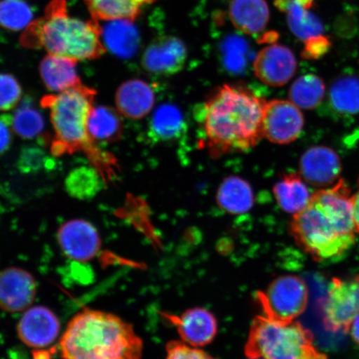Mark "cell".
<instances>
[{
	"instance_id": "2",
	"label": "cell",
	"mask_w": 359,
	"mask_h": 359,
	"mask_svg": "<svg viewBox=\"0 0 359 359\" xmlns=\"http://www.w3.org/2000/svg\"><path fill=\"white\" fill-rule=\"evenodd\" d=\"M266 102L238 84L219 87L201 110L203 144L214 157L244 151L263 138L262 119Z\"/></svg>"
},
{
	"instance_id": "34",
	"label": "cell",
	"mask_w": 359,
	"mask_h": 359,
	"mask_svg": "<svg viewBox=\"0 0 359 359\" xmlns=\"http://www.w3.org/2000/svg\"><path fill=\"white\" fill-rule=\"evenodd\" d=\"M22 88L11 74H0V111H10L19 104Z\"/></svg>"
},
{
	"instance_id": "17",
	"label": "cell",
	"mask_w": 359,
	"mask_h": 359,
	"mask_svg": "<svg viewBox=\"0 0 359 359\" xmlns=\"http://www.w3.org/2000/svg\"><path fill=\"white\" fill-rule=\"evenodd\" d=\"M156 101L154 88L141 79L123 83L116 93V109L129 119L139 120L150 114Z\"/></svg>"
},
{
	"instance_id": "25",
	"label": "cell",
	"mask_w": 359,
	"mask_h": 359,
	"mask_svg": "<svg viewBox=\"0 0 359 359\" xmlns=\"http://www.w3.org/2000/svg\"><path fill=\"white\" fill-rule=\"evenodd\" d=\"M88 130L93 142L118 141L123 135L120 112L110 107H93L88 121Z\"/></svg>"
},
{
	"instance_id": "6",
	"label": "cell",
	"mask_w": 359,
	"mask_h": 359,
	"mask_svg": "<svg viewBox=\"0 0 359 359\" xmlns=\"http://www.w3.org/2000/svg\"><path fill=\"white\" fill-rule=\"evenodd\" d=\"M245 353L263 359H327L313 345L311 332L299 322H280L264 316L254 318Z\"/></svg>"
},
{
	"instance_id": "13",
	"label": "cell",
	"mask_w": 359,
	"mask_h": 359,
	"mask_svg": "<svg viewBox=\"0 0 359 359\" xmlns=\"http://www.w3.org/2000/svg\"><path fill=\"white\" fill-rule=\"evenodd\" d=\"M57 240L67 257L78 262L93 259L101 247L97 229L84 219H71L62 224Z\"/></svg>"
},
{
	"instance_id": "38",
	"label": "cell",
	"mask_w": 359,
	"mask_h": 359,
	"mask_svg": "<svg viewBox=\"0 0 359 359\" xmlns=\"http://www.w3.org/2000/svg\"><path fill=\"white\" fill-rule=\"evenodd\" d=\"M352 205L354 224H355V230L359 233V180L358 184V190L355 194L352 196Z\"/></svg>"
},
{
	"instance_id": "7",
	"label": "cell",
	"mask_w": 359,
	"mask_h": 359,
	"mask_svg": "<svg viewBox=\"0 0 359 359\" xmlns=\"http://www.w3.org/2000/svg\"><path fill=\"white\" fill-rule=\"evenodd\" d=\"M257 299L263 316L276 321L292 322L306 309L309 290L302 278L283 276L257 293Z\"/></svg>"
},
{
	"instance_id": "21",
	"label": "cell",
	"mask_w": 359,
	"mask_h": 359,
	"mask_svg": "<svg viewBox=\"0 0 359 359\" xmlns=\"http://www.w3.org/2000/svg\"><path fill=\"white\" fill-rule=\"evenodd\" d=\"M275 6L286 13L287 24L296 37L305 41L324 33V25L311 8L296 2V0H275Z\"/></svg>"
},
{
	"instance_id": "20",
	"label": "cell",
	"mask_w": 359,
	"mask_h": 359,
	"mask_svg": "<svg viewBox=\"0 0 359 359\" xmlns=\"http://www.w3.org/2000/svg\"><path fill=\"white\" fill-rule=\"evenodd\" d=\"M229 16L238 30L253 35L262 33L266 28L269 10L264 0H233Z\"/></svg>"
},
{
	"instance_id": "8",
	"label": "cell",
	"mask_w": 359,
	"mask_h": 359,
	"mask_svg": "<svg viewBox=\"0 0 359 359\" xmlns=\"http://www.w3.org/2000/svg\"><path fill=\"white\" fill-rule=\"evenodd\" d=\"M323 312L327 330L347 333L359 314V276L346 280L332 279Z\"/></svg>"
},
{
	"instance_id": "28",
	"label": "cell",
	"mask_w": 359,
	"mask_h": 359,
	"mask_svg": "<svg viewBox=\"0 0 359 359\" xmlns=\"http://www.w3.org/2000/svg\"><path fill=\"white\" fill-rule=\"evenodd\" d=\"M330 102L339 114H359V78L345 75L336 79L330 88Z\"/></svg>"
},
{
	"instance_id": "29",
	"label": "cell",
	"mask_w": 359,
	"mask_h": 359,
	"mask_svg": "<svg viewBox=\"0 0 359 359\" xmlns=\"http://www.w3.org/2000/svg\"><path fill=\"white\" fill-rule=\"evenodd\" d=\"M290 102L299 109H316L324 100L325 84L316 74H305L296 79L290 89Z\"/></svg>"
},
{
	"instance_id": "35",
	"label": "cell",
	"mask_w": 359,
	"mask_h": 359,
	"mask_svg": "<svg viewBox=\"0 0 359 359\" xmlns=\"http://www.w3.org/2000/svg\"><path fill=\"white\" fill-rule=\"evenodd\" d=\"M165 359H214L199 348L190 346L182 341H170L167 345Z\"/></svg>"
},
{
	"instance_id": "27",
	"label": "cell",
	"mask_w": 359,
	"mask_h": 359,
	"mask_svg": "<svg viewBox=\"0 0 359 359\" xmlns=\"http://www.w3.org/2000/svg\"><path fill=\"white\" fill-rule=\"evenodd\" d=\"M65 184L67 194L77 200L88 201L93 199L107 182L100 170L91 165L72 170Z\"/></svg>"
},
{
	"instance_id": "19",
	"label": "cell",
	"mask_w": 359,
	"mask_h": 359,
	"mask_svg": "<svg viewBox=\"0 0 359 359\" xmlns=\"http://www.w3.org/2000/svg\"><path fill=\"white\" fill-rule=\"evenodd\" d=\"M77 62L50 53L43 58L39 66L40 76L49 91L60 93L81 84Z\"/></svg>"
},
{
	"instance_id": "36",
	"label": "cell",
	"mask_w": 359,
	"mask_h": 359,
	"mask_svg": "<svg viewBox=\"0 0 359 359\" xmlns=\"http://www.w3.org/2000/svg\"><path fill=\"white\" fill-rule=\"evenodd\" d=\"M304 42V47L302 56L308 60H320L330 50L332 47L330 38L324 34L316 36Z\"/></svg>"
},
{
	"instance_id": "26",
	"label": "cell",
	"mask_w": 359,
	"mask_h": 359,
	"mask_svg": "<svg viewBox=\"0 0 359 359\" xmlns=\"http://www.w3.org/2000/svg\"><path fill=\"white\" fill-rule=\"evenodd\" d=\"M83 2L92 19L97 21H134L148 0H83Z\"/></svg>"
},
{
	"instance_id": "24",
	"label": "cell",
	"mask_w": 359,
	"mask_h": 359,
	"mask_svg": "<svg viewBox=\"0 0 359 359\" xmlns=\"http://www.w3.org/2000/svg\"><path fill=\"white\" fill-rule=\"evenodd\" d=\"M273 191L281 209L293 215L306 208L312 197L302 177L296 173L286 174L276 184Z\"/></svg>"
},
{
	"instance_id": "33",
	"label": "cell",
	"mask_w": 359,
	"mask_h": 359,
	"mask_svg": "<svg viewBox=\"0 0 359 359\" xmlns=\"http://www.w3.org/2000/svg\"><path fill=\"white\" fill-rule=\"evenodd\" d=\"M48 156L41 147L31 146L22 148L17 161L18 169L22 173H38L48 167Z\"/></svg>"
},
{
	"instance_id": "15",
	"label": "cell",
	"mask_w": 359,
	"mask_h": 359,
	"mask_svg": "<svg viewBox=\"0 0 359 359\" xmlns=\"http://www.w3.org/2000/svg\"><path fill=\"white\" fill-rule=\"evenodd\" d=\"M18 334L27 346L48 347L57 339L60 323L56 314L43 306L27 309L17 326Z\"/></svg>"
},
{
	"instance_id": "1",
	"label": "cell",
	"mask_w": 359,
	"mask_h": 359,
	"mask_svg": "<svg viewBox=\"0 0 359 359\" xmlns=\"http://www.w3.org/2000/svg\"><path fill=\"white\" fill-rule=\"evenodd\" d=\"M350 193L347 183L340 179L334 186L314 193L306 208L294 215L292 236L318 262L338 259L355 243Z\"/></svg>"
},
{
	"instance_id": "42",
	"label": "cell",
	"mask_w": 359,
	"mask_h": 359,
	"mask_svg": "<svg viewBox=\"0 0 359 359\" xmlns=\"http://www.w3.org/2000/svg\"><path fill=\"white\" fill-rule=\"evenodd\" d=\"M154 1H155V0H148V3H152Z\"/></svg>"
},
{
	"instance_id": "9",
	"label": "cell",
	"mask_w": 359,
	"mask_h": 359,
	"mask_svg": "<svg viewBox=\"0 0 359 359\" xmlns=\"http://www.w3.org/2000/svg\"><path fill=\"white\" fill-rule=\"evenodd\" d=\"M304 118L293 102L275 100L266 102L262 119L263 137L276 144H289L303 131Z\"/></svg>"
},
{
	"instance_id": "16",
	"label": "cell",
	"mask_w": 359,
	"mask_h": 359,
	"mask_svg": "<svg viewBox=\"0 0 359 359\" xmlns=\"http://www.w3.org/2000/svg\"><path fill=\"white\" fill-rule=\"evenodd\" d=\"M305 182L316 187H329L339 181L341 161L338 154L327 147L317 146L304 152L299 163Z\"/></svg>"
},
{
	"instance_id": "22",
	"label": "cell",
	"mask_w": 359,
	"mask_h": 359,
	"mask_svg": "<svg viewBox=\"0 0 359 359\" xmlns=\"http://www.w3.org/2000/svg\"><path fill=\"white\" fill-rule=\"evenodd\" d=\"M186 131L187 123L181 110L172 104H163L151 116L148 136L154 142H170L179 140Z\"/></svg>"
},
{
	"instance_id": "10",
	"label": "cell",
	"mask_w": 359,
	"mask_h": 359,
	"mask_svg": "<svg viewBox=\"0 0 359 359\" xmlns=\"http://www.w3.org/2000/svg\"><path fill=\"white\" fill-rule=\"evenodd\" d=\"M187 49L182 40L172 35L156 38L143 53L142 64L148 73L169 77L185 67Z\"/></svg>"
},
{
	"instance_id": "40",
	"label": "cell",
	"mask_w": 359,
	"mask_h": 359,
	"mask_svg": "<svg viewBox=\"0 0 359 359\" xmlns=\"http://www.w3.org/2000/svg\"><path fill=\"white\" fill-rule=\"evenodd\" d=\"M278 39H279V34L271 31L259 39V43H275Z\"/></svg>"
},
{
	"instance_id": "14",
	"label": "cell",
	"mask_w": 359,
	"mask_h": 359,
	"mask_svg": "<svg viewBox=\"0 0 359 359\" xmlns=\"http://www.w3.org/2000/svg\"><path fill=\"white\" fill-rule=\"evenodd\" d=\"M170 324L176 327L182 342L195 348L204 347L212 343L218 331L217 318L204 308H192L174 316L165 313Z\"/></svg>"
},
{
	"instance_id": "23",
	"label": "cell",
	"mask_w": 359,
	"mask_h": 359,
	"mask_svg": "<svg viewBox=\"0 0 359 359\" xmlns=\"http://www.w3.org/2000/svg\"><path fill=\"white\" fill-rule=\"evenodd\" d=\"M217 203L224 212L241 215L250 212L254 205V193L248 182L239 177L224 180L217 194Z\"/></svg>"
},
{
	"instance_id": "12",
	"label": "cell",
	"mask_w": 359,
	"mask_h": 359,
	"mask_svg": "<svg viewBox=\"0 0 359 359\" xmlns=\"http://www.w3.org/2000/svg\"><path fill=\"white\" fill-rule=\"evenodd\" d=\"M37 294V284L30 273L11 267L0 272V309L7 313L26 311Z\"/></svg>"
},
{
	"instance_id": "18",
	"label": "cell",
	"mask_w": 359,
	"mask_h": 359,
	"mask_svg": "<svg viewBox=\"0 0 359 359\" xmlns=\"http://www.w3.org/2000/svg\"><path fill=\"white\" fill-rule=\"evenodd\" d=\"M102 41L106 50L122 60H129L136 55L141 39L133 21L118 20L107 21L102 27Z\"/></svg>"
},
{
	"instance_id": "30",
	"label": "cell",
	"mask_w": 359,
	"mask_h": 359,
	"mask_svg": "<svg viewBox=\"0 0 359 359\" xmlns=\"http://www.w3.org/2000/svg\"><path fill=\"white\" fill-rule=\"evenodd\" d=\"M11 127L18 136L32 140L43 133L44 118L41 112L36 107L28 102H25L13 115Z\"/></svg>"
},
{
	"instance_id": "5",
	"label": "cell",
	"mask_w": 359,
	"mask_h": 359,
	"mask_svg": "<svg viewBox=\"0 0 359 359\" xmlns=\"http://www.w3.org/2000/svg\"><path fill=\"white\" fill-rule=\"evenodd\" d=\"M21 43L28 48H42L50 55L76 61L97 60L107 51L102 41L100 22L71 17L67 0H52L44 16L31 22L25 29Z\"/></svg>"
},
{
	"instance_id": "4",
	"label": "cell",
	"mask_w": 359,
	"mask_h": 359,
	"mask_svg": "<svg viewBox=\"0 0 359 359\" xmlns=\"http://www.w3.org/2000/svg\"><path fill=\"white\" fill-rule=\"evenodd\" d=\"M95 96V90L81 83L66 91L45 96L41 105L48 110L55 132L52 154L62 156L84 152L107 182L114 176L118 165L114 157L98 149L89 136L88 121Z\"/></svg>"
},
{
	"instance_id": "41",
	"label": "cell",
	"mask_w": 359,
	"mask_h": 359,
	"mask_svg": "<svg viewBox=\"0 0 359 359\" xmlns=\"http://www.w3.org/2000/svg\"><path fill=\"white\" fill-rule=\"evenodd\" d=\"M247 359H263L260 358H247Z\"/></svg>"
},
{
	"instance_id": "32",
	"label": "cell",
	"mask_w": 359,
	"mask_h": 359,
	"mask_svg": "<svg viewBox=\"0 0 359 359\" xmlns=\"http://www.w3.org/2000/svg\"><path fill=\"white\" fill-rule=\"evenodd\" d=\"M224 61L226 66L232 70H239L245 64V55L248 52V44L243 38L231 35L222 44Z\"/></svg>"
},
{
	"instance_id": "11",
	"label": "cell",
	"mask_w": 359,
	"mask_h": 359,
	"mask_svg": "<svg viewBox=\"0 0 359 359\" xmlns=\"http://www.w3.org/2000/svg\"><path fill=\"white\" fill-rule=\"evenodd\" d=\"M257 79L269 87L278 88L288 83L297 69L294 53L288 47L273 44L260 50L254 62Z\"/></svg>"
},
{
	"instance_id": "39",
	"label": "cell",
	"mask_w": 359,
	"mask_h": 359,
	"mask_svg": "<svg viewBox=\"0 0 359 359\" xmlns=\"http://www.w3.org/2000/svg\"><path fill=\"white\" fill-rule=\"evenodd\" d=\"M350 329H351L353 339L359 344V314L355 318H354Z\"/></svg>"
},
{
	"instance_id": "3",
	"label": "cell",
	"mask_w": 359,
	"mask_h": 359,
	"mask_svg": "<svg viewBox=\"0 0 359 359\" xmlns=\"http://www.w3.org/2000/svg\"><path fill=\"white\" fill-rule=\"evenodd\" d=\"M62 359H142L143 342L116 314L84 309L72 318L60 339Z\"/></svg>"
},
{
	"instance_id": "31",
	"label": "cell",
	"mask_w": 359,
	"mask_h": 359,
	"mask_svg": "<svg viewBox=\"0 0 359 359\" xmlns=\"http://www.w3.org/2000/svg\"><path fill=\"white\" fill-rule=\"evenodd\" d=\"M34 12L25 0L0 1V27L11 31L25 30L34 20Z\"/></svg>"
},
{
	"instance_id": "37",
	"label": "cell",
	"mask_w": 359,
	"mask_h": 359,
	"mask_svg": "<svg viewBox=\"0 0 359 359\" xmlns=\"http://www.w3.org/2000/svg\"><path fill=\"white\" fill-rule=\"evenodd\" d=\"M11 118L0 116V156L11 147L12 142Z\"/></svg>"
}]
</instances>
